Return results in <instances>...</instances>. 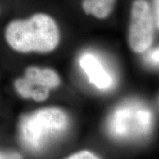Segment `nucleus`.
<instances>
[{
    "instance_id": "nucleus-9",
    "label": "nucleus",
    "mask_w": 159,
    "mask_h": 159,
    "mask_svg": "<svg viewBox=\"0 0 159 159\" xmlns=\"http://www.w3.org/2000/svg\"><path fill=\"white\" fill-rule=\"evenodd\" d=\"M0 159H23L22 156L16 152H1Z\"/></svg>"
},
{
    "instance_id": "nucleus-8",
    "label": "nucleus",
    "mask_w": 159,
    "mask_h": 159,
    "mask_svg": "<svg viewBox=\"0 0 159 159\" xmlns=\"http://www.w3.org/2000/svg\"><path fill=\"white\" fill-rule=\"evenodd\" d=\"M152 10V13L153 15V18L155 20V22L157 27L158 28L159 27V0H153V2H152V7H151Z\"/></svg>"
},
{
    "instance_id": "nucleus-6",
    "label": "nucleus",
    "mask_w": 159,
    "mask_h": 159,
    "mask_svg": "<svg viewBox=\"0 0 159 159\" xmlns=\"http://www.w3.org/2000/svg\"><path fill=\"white\" fill-rule=\"evenodd\" d=\"M117 0H82L81 7L87 16L95 19H108L114 11Z\"/></svg>"
},
{
    "instance_id": "nucleus-3",
    "label": "nucleus",
    "mask_w": 159,
    "mask_h": 159,
    "mask_svg": "<svg viewBox=\"0 0 159 159\" xmlns=\"http://www.w3.org/2000/svg\"><path fill=\"white\" fill-rule=\"evenodd\" d=\"M158 30L148 0H133L128 30V43L130 50L142 54L153 43Z\"/></svg>"
},
{
    "instance_id": "nucleus-2",
    "label": "nucleus",
    "mask_w": 159,
    "mask_h": 159,
    "mask_svg": "<svg viewBox=\"0 0 159 159\" xmlns=\"http://www.w3.org/2000/svg\"><path fill=\"white\" fill-rule=\"evenodd\" d=\"M66 114L55 107L39 109L26 115L20 122V136L23 144L31 150H39L52 136L66 129Z\"/></svg>"
},
{
    "instance_id": "nucleus-1",
    "label": "nucleus",
    "mask_w": 159,
    "mask_h": 159,
    "mask_svg": "<svg viewBox=\"0 0 159 159\" xmlns=\"http://www.w3.org/2000/svg\"><path fill=\"white\" fill-rule=\"evenodd\" d=\"M4 35L10 48L23 54L50 53L57 48L61 39L56 20L42 12L11 20L6 25Z\"/></svg>"
},
{
    "instance_id": "nucleus-5",
    "label": "nucleus",
    "mask_w": 159,
    "mask_h": 159,
    "mask_svg": "<svg viewBox=\"0 0 159 159\" xmlns=\"http://www.w3.org/2000/svg\"><path fill=\"white\" fill-rule=\"evenodd\" d=\"M80 64L88 76L90 83L97 88L107 89L112 84L111 75L94 55H84L80 58Z\"/></svg>"
},
{
    "instance_id": "nucleus-4",
    "label": "nucleus",
    "mask_w": 159,
    "mask_h": 159,
    "mask_svg": "<svg viewBox=\"0 0 159 159\" xmlns=\"http://www.w3.org/2000/svg\"><path fill=\"white\" fill-rule=\"evenodd\" d=\"M61 83L57 73L49 68L29 66L25 76L15 81L14 86L20 96L31 98L36 102H42L48 98L49 92Z\"/></svg>"
},
{
    "instance_id": "nucleus-7",
    "label": "nucleus",
    "mask_w": 159,
    "mask_h": 159,
    "mask_svg": "<svg viewBox=\"0 0 159 159\" xmlns=\"http://www.w3.org/2000/svg\"><path fill=\"white\" fill-rule=\"evenodd\" d=\"M65 159H99L96 155L88 150H81L70 155Z\"/></svg>"
}]
</instances>
